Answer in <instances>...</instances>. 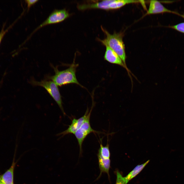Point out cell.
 <instances>
[{"mask_svg":"<svg viewBox=\"0 0 184 184\" xmlns=\"http://www.w3.org/2000/svg\"><path fill=\"white\" fill-rule=\"evenodd\" d=\"M77 66V64L73 63L68 68L61 71L59 70L57 67L53 66L55 74L48 78L54 82L57 86L75 84L83 87L77 80L76 76Z\"/></svg>","mask_w":184,"mask_h":184,"instance_id":"6da1fadb","label":"cell"},{"mask_svg":"<svg viewBox=\"0 0 184 184\" xmlns=\"http://www.w3.org/2000/svg\"><path fill=\"white\" fill-rule=\"evenodd\" d=\"M106 37L101 41L105 45H107L114 51L121 59L124 65L126 63V55L124 45L123 41V35L121 33H109L107 31L103 29Z\"/></svg>","mask_w":184,"mask_h":184,"instance_id":"7a4b0ae2","label":"cell"},{"mask_svg":"<svg viewBox=\"0 0 184 184\" xmlns=\"http://www.w3.org/2000/svg\"><path fill=\"white\" fill-rule=\"evenodd\" d=\"M33 86H38L44 88L58 105L64 116L66 113L62 105L61 96L57 85L51 80H44L38 81L32 79L29 82Z\"/></svg>","mask_w":184,"mask_h":184,"instance_id":"3957f363","label":"cell"},{"mask_svg":"<svg viewBox=\"0 0 184 184\" xmlns=\"http://www.w3.org/2000/svg\"><path fill=\"white\" fill-rule=\"evenodd\" d=\"M92 108L89 112L87 118L83 123L74 134L79 146L80 155L82 153V145L83 142L87 136L92 132L99 133L98 131L92 129L90 124V119Z\"/></svg>","mask_w":184,"mask_h":184,"instance_id":"277c9868","label":"cell"},{"mask_svg":"<svg viewBox=\"0 0 184 184\" xmlns=\"http://www.w3.org/2000/svg\"><path fill=\"white\" fill-rule=\"evenodd\" d=\"M68 12L65 9H55L49 15L47 19L36 28L30 35V37L35 31L46 25L59 23L64 21L69 16Z\"/></svg>","mask_w":184,"mask_h":184,"instance_id":"5b68a950","label":"cell"},{"mask_svg":"<svg viewBox=\"0 0 184 184\" xmlns=\"http://www.w3.org/2000/svg\"><path fill=\"white\" fill-rule=\"evenodd\" d=\"M89 111L87 109L84 115L78 119L74 118L71 124L65 130L57 134V135L61 136V137L69 134H74L80 127L87 118Z\"/></svg>","mask_w":184,"mask_h":184,"instance_id":"8992f818","label":"cell"},{"mask_svg":"<svg viewBox=\"0 0 184 184\" xmlns=\"http://www.w3.org/2000/svg\"><path fill=\"white\" fill-rule=\"evenodd\" d=\"M171 13L179 16L180 14L171 10L164 7L159 2L156 0H151L149 7L145 15L163 13Z\"/></svg>","mask_w":184,"mask_h":184,"instance_id":"52a82bcc","label":"cell"},{"mask_svg":"<svg viewBox=\"0 0 184 184\" xmlns=\"http://www.w3.org/2000/svg\"><path fill=\"white\" fill-rule=\"evenodd\" d=\"M104 56V59L108 62L119 65L125 68L129 72V71L118 54L112 49L107 45Z\"/></svg>","mask_w":184,"mask_h":184,"instance_id":"ba28073f","label":"cell"},{"mask_svg":"<svg viewBox=\"0 0 184 184\" xmlns=\"http://www.w3.org/2000/svg\"><path fill=\"white\" fill-rule=\"evenodd\" d=\"M98 163L100 173L96 180L98 179L103 173H106L108 175L109 180H110L109 170L110 167L111 160L110 158H107L102 157L97 155Z\"/></svg>","mask_w":184,"mask_h":184,"instance_id":"9c48e42d","label":"cell"},{"mask_svg":"<svg viewBox=\"0 0 184 184\" xmlns=\"http://www.w3.org/2000/svg\"><path fill=\"white\" fill-rule=\"evenodd\" d=\"M16 163L13 161L10 167L4 174L0 176V182L4 184L13 183L14 174Z\"/></svg>","mask_w":184,"mask_h":184,"instance_id":"30bf717a","label":"cell"},{"mask_svg":"<svg viewBox=\"0 0 184 184\" xmlns=\"http://www.w3.org/2000/svg\"><path fill=\"white\" fill-rule=\"evenodd\" d=\"M141 1L132 0H112L109 5V9L119 8L126 4L140 3Z\"/></svg>","mask_w":184,"mask_h":184,"instance_id":"8fae6325","label":"cell"},{"mask_svg":"<svg viewBox=\"0 0 184 184\" xmlns=\"http://www.w3.org/2000/svg\"><path fill=\"white\" fill-rule=\"evenodd\" d=\"M149 161L150 160H148L142 164L137 165L126 177H124L125 184H127L129 181L138 174Z\"/></svg>","mask_w":184,"mask_h":184,"instance_id":"7c38bea8","label":"cell"},{"mask_svg":"<svg viewBox=\"0 0 184 184\" xmlns=\"http://www.w3.org/2000/svg\"><path fill=\"white\" fill-rule=\"evenodd\" d=\"M97 155H100L103 158H110V153L109 144H107L106 146H104L102 142H100V147L98 150Z\"/></svg>","mask_w":184,"mask_h":184,"instance_id":"4fadbf2b","label":"cell"},{"mask_svg":"<svg viewBox=\"0 0 184 184\" xmlns=\"http://www.w3.org/2000/svg\"><path fill=\"white\" fill-rule=\"evenodd\" d=\"M167 27L171 28L182 33H184V22L176 25L169 26Z\"/></svg>","mask_w":184,"mask_h":184,"instance_id":"5bb4252c","label":"cell"},{"mask_svg":"<svg viewBox=\"0 0 184 184\" xmlns=\"http://www.w3.org/2000/svg\"><path fill=\"white\" fill-rule=\"evenodd\" d=\"M116 172L117 176L116 184H125L124 177L118 170H117Z\"/></svg>","mask_w":184,"mask_h":184,"instance_id":"9a60e30c","label":"cell"},{"mask_svg":"<svg viewBox=\"0 0 184 184\" xmlns=\"http://www.w3.org/2000/svg\"><path fill=\"white\" fill-rule=\"evenodd\" d=\"M38 1V0H26L25 2L27 5V7L28 9Z\"/></svg>","mask_w":184,"mask_h":184,"instance_id":"2e32d148","label":"cell"},{"mask_svg":"<svg viewBox=\"0 0 184 184\" xmlns=\"http://www.w3.org/2000/svg\"><path fill=\"white\" fill-rule=\"evenodd\" d=\"M8 30H4V29H2V30L0 32V44L2 40V39L6 33V32Z\"/></svg>","mask_w":184,"mask_h":184,"instance_id":"e0dca14e","label":"cell"},{"mask_svg":"<svg viewBox=\"0 0 184 184\" xmlns=\"http://www.w3.org/2000/svg\"><path fill=\"white\" fill-rule=\"evenodd\" d=\"M179 16L181 17L184 19V13L183 14H180Z\"/></svg>","mask_w":184,"mask_h":184,"instance_id":"ac0fdd59","label":"cell"},{"mask_svg":"<svg viewBox=\"0 0 184 184\" xmlns=\"http://www.w3.org/2000/svg\"><path fill=\"white\" fill-rule=\"evenodd\" d=\"M0 184H4L2 183H1V182H0Z\"/></svg>","mask_w":184,"mask_h":184,"instance_id":"d6986e66","label":"cell"},{"mask_svg":"<svg viewBox=\"0 0 184 184\" xmlns=\"http://www.w3.org/2000/svg\"><path fill=\"white\" fill-rule=\"evenodd\" d=\"M10 184H14V183H10Z\"/></svg>","mask_w":184,"mask_h":184,"instance_id":"ffe728a7","label":"cell"}]
</instances>
